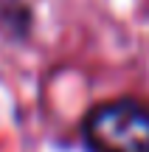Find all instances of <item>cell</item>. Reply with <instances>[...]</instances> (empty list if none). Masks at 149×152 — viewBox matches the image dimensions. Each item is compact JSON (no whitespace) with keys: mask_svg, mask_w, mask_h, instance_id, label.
<instances>
[{"mask_svg":"<svg viewBox=\"0 0 149 152\" xmlns=\"http://www.w3.org/2000/svg\"><path fill=\"white\" fill-rule=\"evenodd\" d=\"M90 152H149V110L135 102H110L84 118Z\"/></svg>","mask_w":149,"mask_h":152,"instance_id":"cell-1","label":"cell"}]
</instances>
